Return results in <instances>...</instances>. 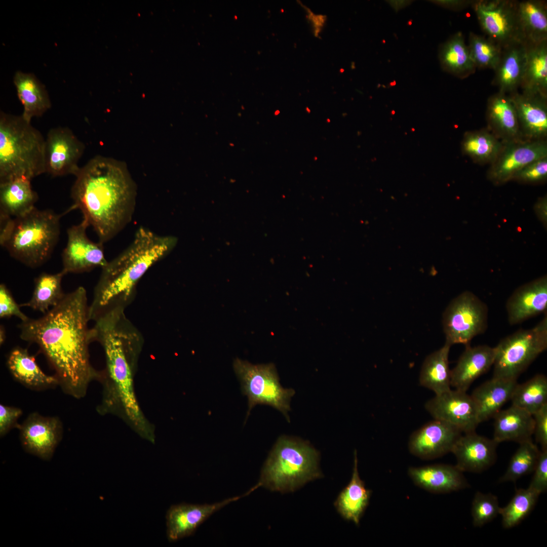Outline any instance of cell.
Masks as SVG:
<instances>
[{"instance_id": "b9f144b4", "label": "cell", "mask_w": 547, "mask_h": 547, "mask_svg": "<svg viewBox=\"0 0 547 547\" xmlns=\"http://www.w3.org/2000/svg\"><path fill=\"white\" fill-rule=\"evenodd\" d=\"M500 508L496 496L491 493L476 492L471 509L473 525L481 527L491 522L499 514Z\"/></svg>"}, {"instance_id": "e575fe53", "label": "cell", "mask_w": 547, "mask_h": 547, "mask_svg": "<svg viewBox=\"0 0 547 547\" xmlns=\"http://www.w3.org/2000/svg\"><path fill=\"white\" fill-rule=\"evenodd\" d=\"M8 367L12 375L22 383L35 388L57 384L58 379L45 374L36 363L34 357L26 349L16 347L10 353Z\"/></svg>"}, {"instance_id": "d6986e66", "label": "cell", "mask_w": 547, "mask_h": 547, "mask_svg": "<svg viewBox=\"0 0 547 547\" xmlns=\"http://www.w3.org/2000/svg\"><path fill=\"white\" fill-rule=\"evenodd\" d=\"M509 95L517 112L522 138L544 140L547 135V97L518 91Z\"/></svg>"}, {"instance_id": "8fae6325", "label": "cell", "mask_w": 547, "mask_h": 547, "mask_svg": "<svg viewBox=\"0 0 547 547\" xmlns=\"http://www.w3.org/2000/svg\"><path fill=\"white\" fill-rule=\"evenodd\" d=\"M517 1L474 0L473 8L482 31L502 48L521 38L517 18Z\"/></svg>"}, {"instance_id": "e0dca14e", "label": "cell", "mask_w": 547, "mask_h": 547, "mask_svg": "<svg viewBox=\"0 0 547 547\" xmlns=\"http://www.w3.org/2000/svg\"><path fill=\"white\" fill-rule=\"evenodd\" d=\"M498 444L475 431L461 435L451 451L456 459L455 466L462 472L480 473L487 469L496 460Z\"/></svg>"}, {"instance_id": "8d00e7d4", "label": "cell", "mask_w": 547, "mask_h": 547, "mask_svg": "<svg viewBox=\"0 0 547 547\" xmlns=\"http://www.w3.org/2000/svg\"><path fill=\"white\" fill-rule=\"evenodd\" d=\"M503 143L488 129L466 132L463 137L462 152L475 162L491 164L500 152Z\"/></svg>"}, {"instance_id": "f546056e", "label": "cell", "mask_w": 547, "mask_h": 547, "mask_svg": "<svg viewBox=\"0 0 547 547\" xmlns=\"http://www.w3.org/2000/svg\"><path fill=\"white\" fill-rule=\"evenodd\" d=\"M517 18L522 41L528 44L547 41V3L517 1Z\"/></svg>"}, {"instance_id": "c3c4849f", "label": "cell", "mask_w": 547, "mask_h": 547, "mask_svg": "<svg viewBox=\"0 0 547 547\" xmlns=\"http://www.w3.org/2000/svg\"><path fill=\"white\" fill-rule=\"evenodd\" d=\"M432 2L447 9L460 11L471 7L474 0H436Z\"/></svg>"}, {"instance_id": "484cf974", "label": "cell", "mask_w": 547, "mask_h": 547, "mask_svg": "<svg viewBox=\"0 0 547 547\" xmlns=\"http://www.w3.org/2000/svg\"><path fill=\"white\" fill-rule=\"evenodd\" d=\"M493 439L498 443L513 441L519 444L532 440L534 433V418L527 411L512 405L500 410L493 417Z\"/></svg>"}, {"instance_id": "4fadbf2b", "label": "cell", "mask_w": 547, "mask_h": 547, "mask_svg": "<svg viewBox=\"0 0 547 547\" xmlns=\"http://www.w3.org/2000/svg\"><path fill=\"white\" fill-rule=\"evenodd\" d=\"M84 144L67 127L51 129L46 139V173L53 177L75 176L78 162L84 153Z\"/></svg>"}, {"instance_id": "9a60e30c", "label": "cell", "mask_w": 547, "mask_h": 547, "mask_svg": "<svg viewBox=\"0 0 547 547\" xmlns=\"http://www.w3.org/2000/svg\"><path fill=\"white\" fill-rule=\"evenodd\" d=\"M89 226L86 221L71 226L67 230V241L62 254V271L68 273H82L95 267L101 268L107 263L103 244L91 241L86 234Z\"/></svg>"}, {"instance_id": "681fc988", "label": "cell", "mask_w": 547, "mask_h": 547, "mask_svg": "<svg viewBox=\"0 0 547 547\" xmlns=\"http://www.w3.org/2000/svg\"><path fill=\"white\" fill-rule=\"evenodd\" d=\"M6 339V333L4 328L2 326L1 327L0 331V342L1 344H3Z\"/></svg>"}, {"instance_id": "7bdbcfd3", "label": "cell", "mask_w": 547, "mask_h": 547, "mask_svg": "<svg viewBox=\"0 0 547 547\" xmlns=\"http://www.w3.org/2000/svg\"><path fill=\"white\" fill-rule=\"evenodd\" d=\"M547 178V157H544L525 166L518 172L513 180L524 183H537Z\"/></svg>"}, {"instance_id": "5bb4252c", "label": "cell", "mask_w": 547, "mask_h": 547, "mask_svg": "<svg viewBox=\"0 0 547 547\" xmlns=\"http://www.w3.org/2000/svg\"><path fill=\"white\" fill-rule=\"evenodd\" d=\"M424 407L434 419L446 422L461 433L475 432L480 423L476 405L466 392L450 389L435 395Z\"/></svg>"}, {"instance_id": "ba28073f", "label": "cell", "mask_w": 547, "mask_h": 547, "mask_svg": "<svg viewBox=\"0 0 547 547\" xmlns=\"http://www.w3.org/2000/svg\"><path fill=\"white\" fill-rule=\"evenodd\" d=\"M495 347L492 377L517 380L547 348V317L535 327L520 329L501 339Z\"/></svg>"}, {"instance_id": "ab89813d", "label": "cell", "mask_w": 547, "mask_h": 547, "mask_svg": "<svg viewBox=\"0 0 547 547\" xmlns=\"http://www.w3.org/2000/svg\"><path fill=\"white\" fill-rule=\"evenodd\" d=\"M539 495L529 487L517 490L507 505L500 508L503 527L510 528L519 524L533 510Z\"/></svg>"}, {"instance_id": "7dc6e473", "label": "cell", "mask_w": 547, "mask_h": 547, "mask_svg": "<svg viewBox=\"0 0 547 547\" xmlns=\"http://www.w3.org/2000/svg\"><path fill=\"white\" fill-rule=\"evenodd\" d=\"M21 410L17 408L0 405V435L4 436L14 425L21 415Z\"/></svg>"}, {"instance_id": "bcb514c9", "label": "cell", "mask_w": 547, "mask_h": 547, "mask_svg": "<svg viewBox=\"0 0 547 547\" xmlns=\"http://www.w3.org/2000/svg\"><path fill=\"white\" fill-rule=\"evenodd\" d=\"M534 433L536 441L541 446V449H547V405L533 415Z\"/></svg>"}, {"instance_id": "7c38bea8", "label": "cell", "mask_w": 547, "mask_h": 547, "mask_svg": "<svg viewBox=\"0 0 547 547\" xmlns=\"http://www.w3.org/2000/svg\"><path fill=\"white\" fill-rule=\"evenodd\" d=\"M544 157H547L545 139H520L503 143L497 158L490 164L488 178L496 184L504 183L513 180L527 165Z\"/></svg>"}, {"instance_id": "74e56055", "label": "cell", "mask_w": 547, "mask_h": 547, "mask_svg": "<svg viewBox=\"0 0 547 547\" xmlns=\"http://www.w3.org/2000/svg\"><path fill=\"white\" fill-rule=\"evenodd\" d=\"M511 400L512 405L533 415L547 405L546 376L537 374L522 384L517 383Z\"/></svg>"}, {"instance_id": "836d02e7", "label": "cell", "mask_w": 547, "mask_h": 547, "mask_svg": "<svg viewBox=\"0 0 547 547\" xmlns=\"http://www.w3.org/2000/svg\"><path fill=\"white\" fill-rule=\"evenodd\" d=\"M451 346L445 342L443 346L426 357L421 367L419 383L435 395L451 389V370L448 361Z\"/></svg>"}, {"instance_id": "8992f818", "label": "cell", "mask_w": 547, "mask_h": 547, "mask_svg": "<svg viewBox=\"0 0 547 547\" xmlns=\"http://www.w3.org/2000/svg\"><path fill=\"white\" fill-rule=\"evenodd\" d=\"M319 459V452L307 442L281 436L264 464L257 485L282 493L293 492L322 476Z\"/></svg>"}, {"instance_id": "cb8c5ba5", "label": "cell", "mask_w": 547, "mask_h": 547, "mask_svg": "<svg viewBox=\"0 0 547 547\" xmlns=\"http://www.w3.org/2000/svg\"><path fill=\"white\" fill-rule=\"evenodd\" d=\"M486 118L488 129L503 142L523 139L517 112L509 95L498 92L489 98Z\"/></svg>"}, {"instance_id": "ee69618b", "label": "cell", "mask_w": 547, "mask_h": 547, "mask_svg": "<svg viewBox=\"0 0 547 547\" xmlns=\"http://www.w3.org/2000/svg\"><path fill=\"white\" fill-rule=\"evenodd\" d=\"M14 299L11 292L4 284L0 285V318H9L15 316L21 321H26L29 319L20 309Z\"/></svg>"}, {"instance_id": "f6af8a7d", "label": "cell", "mask_w": 547, "mask_h": 547, "mask_svg": "<svg viewBox=\"0 0 547 547\" xmlns=\"http://www.w3.org/2000/svg\"><path fill=\"white\" fill-rule=\"evenodd\" d=\"M529 488L539 494L547 489V449L540 451Z\"/></svg>"}, {"instance_id": "44dd1931", "label": "cell", "mask_w": 547, "mask_h": 547, "mask_svg": "<svg viewBox=\"0 0 547 547\" xmlns=\"http://www.w3.org/2000/svg\"><path fill=\"white\" fill-rule=\"evenodd\" d=\"M547 278L546 276L524 284L517 289L506 304L508 321L514 325L546 311Z\"/></svg>"}, {"instance_id": "7402d4cb", "label": "cell", "mask_w": 547, "mask_h": 547, "mask_svg": "<svg viewBox=\"0 0 547 547\" xmlns=\"http://www.w3.org/2000/svg\"><path fill=\"white\" fill-rule=\"evenodd\" d=\"M495 347L466 345L455 367L451 370V387L464 392L493 365Z\"/></svg>"}, {"instance_id": "2e32d148", "label": "cell", "mask_w": 547, "mask_h": 547, "mask_svg": "<svg viewBox=\"0 0 547 547\" xmlns=\"http://www.w3.org/2000/svg\"><path fill=\"white\" fill-rule=\"evenodd\" d=\"M461 433L453 426L434 419L411 434L408 448L411 454L421 459H434L451 452Z\"/></svg>"}, {"instance_id": "f1b7e54d", "label": "cell", "mask_w": 547, "mask_h": 547, "mask_svg": "<svg viewBox=\"0 0 547 547\" xmlns=\"http://www.w3.org/2000/svg\"><path fill=\"white\" fill-rule=\"evenodd\" d=\"M18 97L23 106L22 117L31 123L33 117L41 116L51 107L45 86L31 73L17 71L14 77Z\"/></svg>"}, {"instance_id": "d590c367", "label": "cell", "mask_w": 547, "mask_h": 547, "mask_svg": "<svg viewBox=\"0 0 547 547\" xmlns=\"http://www.w3.org/2000/svg\"><path fill=\"white\" fill-rule=\"evenodd\" d=\"M65 274L61 270L56 274L43 272L34 280V286L31 298L20 306H27L42 312H47L51 307L56 305L65 294L61 283Z\"/></svg>"}, {"instance_id": "7a4b0ae2", "label": "cell", "mask_w": 547, "mask_h": 547, "mask_svg": "<svg viewBox=\"0 0 547 547\" xmlns=\"http://www.w3.org/2000/svg\"><path fill=\"white\" fill-rule=\"evenodd\" d=\"M71 189L72 209L96 232L99 242L110 241L131 221L137 186L124 163L96 156L80 167Z\"/></svg>"}, {"instance_id": "5b68a950", "label": "cell", "mask_w": 547, "mask_h": 547, "mask_svg": "<svg viewBox=\"0 0 547 547\" xmlns=\"http://www.w3.org/2000/svg\"><path fill=\"white\" fill-rule=\"evenodd\" d=\"M46 139L22 115L0 112V183L46 173Z\"/></svg>"}, {"instance_id": "ac0fdd59", "label": "cell", "mask_w": 547, "mask_h": 547, "mask_svg": "<svg viewBox=\"0 0 547 547\" xmlns=\"http://www.w3.org/2000/svg\"><path fill=\"white\" fill-rule=\"evenodd\" d=\"M242 496L229 498L210 504L182 503L171 506L166 516L169 541H175L190 536L213 514Z\"/></svg>"}, {"instance_id": "f35d334b", "label": "cell", "mask_w": 547, "mask_h": 547, "mask_svg": "<svg viewBox=\"0 0 547 547\" xmlns=\"http://www.w3.org/2000/svg\"><path fill=\"white\" fill-rule=\"evenodd\" d=\"M519 444V448L510 460L505 474L499 479L500 482H515L534 471L540 451L532 440Z\"/></svg>"}, {"instance_id": "3957f363", "label": "cell", "mask_w": 547, "mask_h": 547, "mask_svg": "<svg viewBox=\"0 0 547 547\" xmlns=\"http://www.w3.org/2000/svg\"><path fill=\"white\" fill-rule=\"evenodd\" d=\"M177 242L174 236L140 227L129 246L102 267L89 305L90 320L109 309H125L134 299L140 279L172 251Z\"/></svg>"}, {"instance_id": "277c9868", "label": "cell", "mask_w": 547, "mask_h": 547, "mask_svg": "<svg viewBox=\"0 0 547 547\" xmlns=\"http://www.w3.org/2000/svg\"><path fill=\"white\" fill-rule=\"evenodd\" d=\"M62 216L34 207L19 217H0L1 245L21 263L38 267L49 259L57 243Z\"/></svg>"}, {"instance_id": "4316f807", "label": "cell", "mask_w": 547, "mask_h": 547, "mask_svg": "<svg viewBox=\"0 0 547 547\" xmlns=\"http://www.w3.org/2000/svg\"><path fill=\"white\" fill-rule=\"evenodd\" d=\"M516 380L492 377L477 387L471 395L476 405L480 423L493 418L511 400Z\"/></svg>"}, {"instance_id": "1f68e13d", "label": "cell", "mask_w": 547, "mask_h": 547, "mask_svg": "<svg viewBox=\"0 0 547 547\" xmlns=\"http://www.w3.org/2000/svg\"><path fill=\"white\" fill-rule=\"evenodd\" d=\"M439 60L442 69L460 79L473 74L476 67L461 32H457L440 47Z\"/></svg>"}, {"instance_id": "60d3db41", "label": "cell", "mask_w": 547, "mask_h": 547, "mask_svg": "<svg viewBox=\"0 0 547 547\" xmlns=\"http://www.w3.org/2000/svg\"><path fill=\"white\" fill-rule=\"evenodd\" d=\"M467 46L471 57L477 68L495 70L500 59L503 48L487 37L473 32L469 33Z\"/></svg>"}, {"instance_id": "d4e9b609", "label": "cell", "mask_w": 547, "mask_h": 547, "mask_svg": "<svg viewBox=\"0 0 547 547\" xmlns=\"http://www.w3.org/2000/svg\"><path fill=\"white\" fill-rule=\"evenodd\" d=\"M526 53L527 44L524 42H516L502 49L491 82L498 88V92L509 95L518 91L524 74Z\"/></svg>"}, {"instance_id": "30bf717a", "label": "cell", "mask_w": 547, "mask_h": 547, "mask_svg": "<svg viewBox=\"0 0 547 547\" xmlns=\"http://www.w3.org/2000/svg\"><path fill=\"white\" fill-rule=\"evenodd\" d=\"M487 319L486 304L471 292L461 293L451 301L443 314L446 342L451 345L469 344L474 337L484 332Z\"/></svg>"}, {"instance_id": "83f0119b", "label": "cell", "mask_w": 547, "mask_h": 547, "mask_svg": "<svg viewBox=\"0 0 547 547\" xmlns=\"http://www.w3.org/2000/svg\"><path fill=\"white\" fill-rule=\"evenodd\" d=\"M31 180L21 177L0 183V217H19L35 207L38 197Z\"/></svg>"}, {"instance_id": "6da1fadb", "label": "cell", "mask_w": 547, "mask_h": 547, "mask_svg": "<svg viewBox=\"0 0 547 547\" xmlns=\"http://www.w3.org/2000/svg\"><path fill=\"white\" fill-rule=\"evenodd\" d=\"M89 310L86 290L80 286L41 317L18 325L20 337L39 346L67 390L77 398L94 374L89 359Z\"/></svg>"}, {"instance_id": "ffe728a7", "label": "cell", "mask_w": 547, "mask_h": 547, "mask_svg": "<svg viewBox=\"0 0 547 547\" xmlns=\"http://www.w3.org/2000/svg\"><path fill=\"white\" fill-rule=\"evenodd\" d=\"M61 438V428L54 418L33 414L20 428L24 449L44 460H49Z\"/></svg>"}, {"instance_id": "603a6c76", "label": "cell", "mask_w": 547, "mask_h": 547, "mask_svg": "<svg viewBox=\"0 0 547 547\" xmlns=\"http://www.w3.org/2000/svg\"><path fill=\"white\" fill-rule=\"evenodd\" d=\"M408 474L415 485L431 493H449L468 487L462 472L456 466L436 464L410 467Z\"/></svg>"}, {"instance_id": "52a82bcc", "label": "cell", "mask_w": 547, "mask_h": 547, "mask_svg": "<svg viewBox=\"0 0 547 547\" xmlns=\"http://www.w3.org/2000/svg\"><path fill=\"white\" fill-rule=\"evenodd\" d=\"M233 368L240 382L242 393L248 398L246 419L254 407L264 404L277 409L289 420L290 403L295 392L292 388L282 387L273 363L253 364L236 358Z\"/></svg>"}, {"instance_id": "4dcf8cb0", "label": "cell", "mask_w": 547, "mask_h": 547, "mask_svg": "<svg viewBox=\"0 0 547 547\" xmlns=\"http://www.w3.org/2000/svg\"><path fill=\"white\" fill-rule=\"evenodd\" d=\"M371 494V491L366 488L364 482L360 478L355 451L350 481L338 495L334 506L342 517L358 525L368 505Z\"/></svg>"}, {"instance_id": "9c48e42d", "label": "cell", "mask_w": 547, "mask_h": 547, "mask_svg": "<svg viewBox=\"0 0 547 547\" xmlns=\"http://www.w3.org/2000/svg\"><path fill=\"white\" fill-rule=\"evenodd\" d=\"M101 345L105 355L108 374L126 413L140 435L153 442V434L144 422L134 392L132 368L135 357L130 344L121 336L111 335L105 338Z\"/></svg>"}, {"instance_id": "d6a6232c", "label": "cell", "mask_w": 547, "mask_h": 547, "mask_svg": "<svg viewBox=\"0 0 547 547\" xmlns=\"http://www.w3.org/2000/svg\"><path fill=\"white\" fill-rule=\"evenodd\" d=\"M527 44L521 92L547 97V41Z\"/></svg>"}]
</instances>
